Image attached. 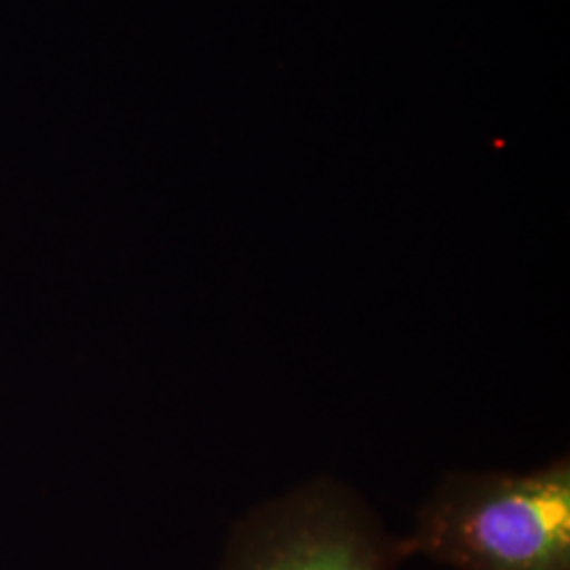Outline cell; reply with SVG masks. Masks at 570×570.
Listing matches in <instances>:
<instances>
[{
  "label": "cell",
  "mask_w": 570,
  "mask_h": 570,
  "mask_svg": "<svg viewBox=\"0 0 570 570\" xmlns=\"http://www.w3.org/2000/svg\"><path fill=\"white\" fill-rule=\"evenodd\" d=\"M452 570H570V461L529 473H450L404 537Z\"/></svg>",
  "instance_id": "1"
},
{
  "label": "cell",
  "mask_w": 570,
  "mask_h": 570,
  "mask_svg": "<svg viewBox=\"0 0 570 570\" xmlns=\"http://www.w3.org/2000/svg\"><path fill=\"white\" fill-rule=\"evenodd\" d=\"M406 560L404 537L357 494L315 480L239 520L218 570H400Z\"/></svg>",
  "instance_id": "2"
}]
</instances>
